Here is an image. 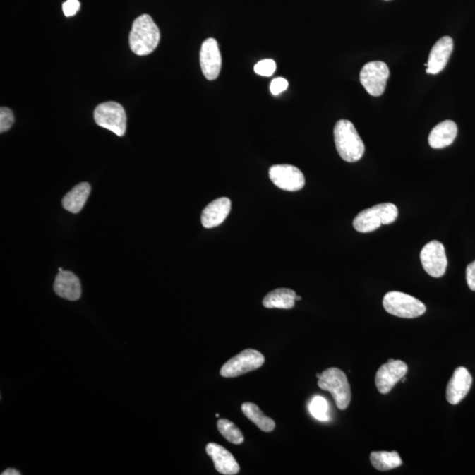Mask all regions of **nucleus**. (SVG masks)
<instances>
[{"instance_id": "obj_1", "label": "nucleus", "mask_w": 475, "mask_h": 475, "mask_svg": "<svg viewBox=\"0 0 475 475\" xmlns=\"http://www.w3.org/2000/svg\"><path fill=\"white\" fill-rule=\"evenodd\" d=\"M160 33L158 26L148 14H143L134 20L130 33V47L138 56L151 54L158 47Z\"/></svg>"}, {"instance_id": "obj_2", "label": "nucleus", "mask_w": 475, "mask_h": 475, "mask_svg": "<svg viewBox=\"0 0 475 475\" xmlns=\"http://www.w3.org/2000/svg\"><path fill=\"white\" fill-rule=\"evenodd\" d=\"M335 148L345 162H356L362 158L364 144L354 124L348 120L338 121L334 130Z\"/></svg>"}, {"instance_id": "obj_3", "label": "nucleus", "mask_w": 475, "mask_h": 475, "mask_svg": "<svg viewBox=\"0 0 475 475\" xmlns=\"http://www.w3.org/2000/svg\"><path fill=\"white\" fill-rule=\"evenodd\" d=\"M398 217V209L394 203H384L362 210L353 221V227L359 233H371L381 224L394 223Z\"/></svg>"}, {"instance_id": "obj_4", "label": "nucleus", "mask_w": 475, "mask_h": 475, "mask_svg": "<svg viewBox=\"0 0 475 475\" xmlns=\"http://www.w3.org/2000/svg\"><path fill=\"white\" fill-rule=\"evenodd\" d=\"M318 385L323 390L330 392L339 409L348 408L351 401V390L344 371L335 367L324 371L318 380Z\"/></svg>"}, {"instance_id": "obj_5", "label": "nucleus", "mask_w": 475, "mask_h": 475, "mask_svg": "<svg viewBox=\"0 0 475 475\" xmlns=\"http://www.w3.org/2000/svg\"><path fill=\"white\" fill-rule=\"evenodd\" d=\"M383 306L392 315L414 319L426 312V306L420 300L399 291H390L385 295Z\"/></svg>"}, {"instance_id": "obj_6", "label": "nucleus", "mask_w": 475, "mask_h": 475, "mask_svg": "<svg viewBox=\"0 0 475 475\" xmlns=\"http://www.w3.org/2000/svg\"><path fill=\"white\" fill-rule=\"evenodd\" d=\"M95 123L100 127L123 137L126 131L127 117L124 107L115 102H107L96 107L94 113Z\"/></svg>"}, {"instance_id": "obj_7", "label": "nucleus", "mask_w": 475, "mask_h": 475, "mask_svg": "<svg viewBox=\"0 0 475 475\" xmlns=\"http://www.w3.org/2000/svg\"><path fill=\"white\" fill-rule=\"evenodd\" d=\"M265 362V357L255 349H245L233 359L227 361L221 368L220 374L224 378H236L249 371L259 369Z\"/></svg>"}, {"instance_id": "obj_8", "label": "nucleus", "mask_w": 475, "mask_h": 475, "mask_svg": "<svg viewBox=\"0 0 475 475\" xmlns=\"http://www.w3.org/2000/svg\"><path fill=\"white\" fill-rule=\"evenodd\" d=\"M389 68L381 61H373L361 70L360 82L368 94L373 96L383 95L389 78Z\"/></svg>"}, {"instance_id": "obj_9", "label": "nucleus", "mask_w": 475, "mask_h": 475, "mask_svg": "<svg viewBox=\"0 0 475 475\" xmlns=\"http://www.w3.org/2000/svg\"><path fill=\"white\" fill-rule=\"evenodd\" d=\"M421 263L425 271L432 277L444 276L448 260L444 245L438 241H431L421 249Z\"/></svg>"}, {"instance_id": "obj_10", "label": "nucleus", "mask_w": 475, "mask_h": 475, "mask_svg": "<svg viewBox=\"0 0 475 475\" xmlns=\"http://www.w3.org/2000/svg\"><path fill=\"white\" fill-rule=\"evenodd\" d=\"M270 178L277 187L287 191H299L305 186V177L298 167L275 165L269 171Z\"/></svg>"}, {"instance_id": "obj_11", "label": "nucleus", "mask_w": 475, "mask_h": 475, "mask_svg": "<svg viewBox=\"0 0 475 475\" xmlns=\"http://www.w3.org/2000/svg\"><path fill=\"white\" fill-rule=\"evenodd\" d=\"M408 366L401 360L387 362L383 364L377 371L375 384L378 391L382 395H387L394 388L395 385L402 380L408 373Z\"/></svg>"}, {"instance_id": "obj_12", "label": "nucleus", "mask_w": 475, "mask_h": 475, "mask_svg": "<svg viewBox=\"0 0 475 475\" xmlns=\"http://www.w3.org/2000/svg\"><path fill=\"white\" fill-rule=\"evenodd\" d=\"M200 64L208 80H216L222 66V58L216 39L208 38L203 42L200 52Z\"/></svg>"}, {"instance_id": "obj_13", "label": "nucleus", "mask_w": 475, "mask_h": 475, "mask_svg": "<svg viewBox=\"0 0 475 475\" xmlns=\"http://www.w3.org/2000/svg\"><path fill=\"white\" fill-rule=\"evenodd\" d=\"M472 383L469 371L465 367L457 368L446 388V399L450 404H459L469 394Z\"/></svg>"}, {"instance_id": "obj_14", "label": "nucleus", "mask_w": 475, "mask_h": 475, "mask_svg": "<svg viewBox=\"0 0 475 475\" xmlns=\"http://www.w3.org/2000/svg\"><path fill=\"white\" fill-rule=\"evenodd\" d=\"M453 49V41L451 37H444L435 42L431 49L428 59L426 73L438 74L445 69Z\"/></svg>"}, {"instance_id": "obj_15", "label": "nucleus", "mask_w": 475, "mask_h": 475, "mask_svg": "<svg viewBox=\"0 0 475 475\" xmlns=\"http://www.w3.org/2000/svg\"><path fill=\"white\" fill-rule=\"evenodd\" d=\"M206 452L212 459L217 472L224 475H234L239 472V466L234 457L223 446L209 443Z\"/></svg>"}, {"instance_id": "obj_16", "label": "nucleus", "mask_w": 475, "mask_h": 475, "mask_svg": "<svg viewBox=\"0 0 475 475\" xmlns=\"http://www.w3.org/2000/svg\"><path fill=\"white\" fill-rule=\"evenodd\" d=\"M232 203L229 198H220L214 200L203 210L201 221L203 227L214 228L219 227L226 220L231 212Z\"/></svg>"}, {"instance_id": "obj_17", "label": "nucleus", "mask_w": 475, "mask_h": 475, "mask_svg": "<svg viewBox=\"0 0 475 475\" xmlns=\"http://www.w3.org/2000/svg\"><path fill=\"white\" fill-rule=\"evenodd\" d=\"M54 291L60 298L76 301L81 296L80 279L71 271H61L56 277Z\"/></svg>"}, {"instance_id": "obj_18", "label": "nucleus", "mask_w": 475, "mask_h": 475, "mask_svg": "<svg viewBox=\"0 0 475 475\" xmlns=\"http://www.w3.org/2000/svg\"><path fill=\"white\" fill-rule=\"evenodd\" d=\"M458 134L455 121L446 120L433 128L428 136V144L434 149H442L451 145Z\"/></svg>"}, {"instance_id": "obj_19", "label": "nucleus", "mask_w": 475, "mask_h": 475, "mask_svg": "<svg viewBox=\"0 0 475 475\" xmlns=\"http://www.w3.org/2000/svg\"><path fill=\"white\" fill-rule=\"evenodd\" d=\"M91 187L88 182L75 186L63 198V207L71 213H78L83 209L90 195Z\"/></svg>"}, {"instance_id": "obj_20", "label": "nucleus", "mask_w": 475, "mask_h": 475, "mask_svg": "<svg viewBox=\"0 0 475 475\" xmlns=\"http://www.w3.org/2000/svg\"><path fill=\"white\" fill-rule=\"evenodd\" d=\"M297 294L288 288L276 289L263 299V306L266 308L291 309L295 306Z\"/></svg>"}, {"instance_id": "obj_21", "label": "nucleus", "mask_w": 475, "mask_h": 475, "mask_svg": "<svg viewBox=\"0 0 475 475\" xmlns=\"http://www.w3.org/2000/svg\"><path fill=\"white\" fill-rule=\"evenodd\" d=\"M242 412L252 421L260 431L265 432L272 431L276 423L271 418L266 416L260 411L259 407L251 402H246L241 406Z\"/></svg>"}, {"instance_id": "obj_22", "label": "nucleus", "mask_w": 475, "mask_h": 475, "mask_svg": "<svg viewBox=\"0 0 475 475\" xmlns=\"http://www.w3.org/2000/svg\"><path fill=\"white\" fill-rule=\"evenodd\" d=\"M370 459L374 469L380 471H389L402 465L401 457L396 452H373Z\"/></svg>"}, {"instance_id": "obj_23", "label": "nucleus", "mask_w": 475, "mask_h": 475, "mask_svg": "<svg viewBox=\"0 0 475 475\" xmlns=\"http://www.w3.org/2000/svg\"><path fill=\"white\" fill-rule=\"evenodd\" d=\"M217 428L227 441L234 445H241L244 442L245 438L242 432L234 423L227 419H220L217 421Z\"/></svg>"}, {"instance_id": "obj_24", "label": "nucleus", "mask_w": 475, "mask_h": 475, "mask_svg": "<svg viewBox=\"0 0 475 475\" xmlns=\"http://www.w3.org/2000/svg\"><path fill=\"white\" fill-rule=\"evenodd\" d=\"M309 411L311 415L320 421H327L330 420L328 415V403L326 399L321 396H316L312 399L309 404Z\"/></svg>"}, {"instance_id": "obj_25", "label": "nucleus", "mask_w": 475, "mask_h": 475, "mask_svg": "<svg viewBox=\"0 0 475 475\" xmlns=\"http://www.w3.org/2000/svg\"><path fill=\"white\" fill-rule=\"evenodd\" d=\"M277 69V64L272 59H264L260 61L255 66V71L260 76L270 77Z\"/></svg>"}, {"instance_id": "obj_26", "label": "nucleus", "mask_w": 475, "mask_h": 475, "mask_svg": "<svg viewBox=\"0 0 475 475\" xmlns=\"http://www.w3.org/2000/svg\"><path fill=\"white\" fill-rule=\"evenodd\" d=\"M14 116L12 110L7 108L0 109V132H6L12 128Z\"/></svg>"}, {"instance_id": "obj_27", "label": "nucleus", "mask_w": 475, "mask_h": 475, "mask_svg": "<svg viewBox=\"0 0 475 475\" xmlns=\"http://www.w3.org/2000/svg\"><path fill=\"white\" fill-rule=\"evenodd\" d=\"M288 88V81L284 78H274L270 84V92L274 95H278L287 90Z\"/></svg>"}, {"instance_id": "obj_28", "label": "nucleus", "mask_w": 475, "mask_h": 475, "mask_svg": "<svg viewBox=\"0 0 475 475\" xmlns=\"http://www.w3.org/2000/svg\"><path fill=\"white\" fill-rule=\"evenodd\" d=\"M80 8V3L78 0H67L63 4V12L66 17L75 16Z\"/></svg>"}, {"instance_id": "obj_29", "label": "nucleus", "mask_w": 475, "mask_h": 475, "mask_svg": "<svg viewBox=\"0 0 475 475\" xmlns=\"http://www.w3.org/2000/svg\"><path fill=\"white\" fill-rule=\"evenodd\" d=\"M467 282L470 290L475 291V260L467 267Z\"/></svg>"}, {"instance_id": "obj_30", "label": "nucleus", "mask_w": 475, "mask_h": 475, "mask_svg": "<svg viewBox=\"0 0 475 475\" xmlns=\"http://www.w3.org/2000/svg\"><path fill=\"white\" fill-rule=\"evenodd\" d=\"M2 475H20V473L19 471H17L13 469H9L4 471V472L1 474Z\"/></svg>"}, {"instance_id": "obj_31", "label": "nucleus", "mask_w": 475, "mask_h": 475, "mask_svg": "<svg viewBox=\"0 0 475 475\" xmlns=\"http://www.w3.org/2000/svg\"><path fill=\"white\" fill-rule=\"evenodd\" d=\"M297 300H301V297H299V296H297V297H296V301H297Z\"/></svg>"}, {"instance_id": "obj_32", "label": "nucleus", "mask_w": 475, "mask_h": 475, "mask_svg": "<svg viewBox=\"0 0 475 475\" xmlns=\"http://www.w3.org/2000/svg\"><path fill=\"white\" fill-rule=\"evenodd\" d=\"M59 272H61V271H63L62 267H59Z\"/></svg>"}]
</instances>
